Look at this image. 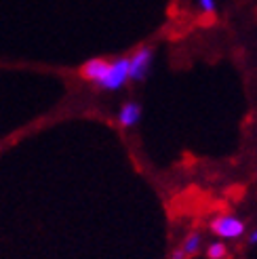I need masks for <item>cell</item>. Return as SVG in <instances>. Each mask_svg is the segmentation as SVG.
<instances>
[{"label": "cell", "instance_id": "obj_1", "mask_svg": "<svg viewBox=\"0 0 257 259\" xmlns=\"http://www.w3.org/2000/svg\"><path fill=\"white\" fill-rule=\"evenodd\" d=\"M126 80H128V59L120 57V59L110 61L108 74L104 76V80H101L97 87L104 89V91H118L126 84Z\"/></svg>", "mask_w": 257, "mask_h": 259}, {"label": "cell", "instance_id": "obj_2", "mask_svg": "<svg viewBox=\"0 0 257 259\" xmlns=\"http://www.w3.org/2000/svg\"><path fill=\"white\" fill-rule=\"evenodd\" d=\"M154 59V51L150 47H141L133 57H128V80H144L150 74Z\"/></svg>", "mask_w": 257, "mask_h": 259}, {"label": "cell", "instance_id": "obj_3", "mask_svg": "<svg viewBox=\"0 0 257 259\" xmlns=\"http://www.w3.org/2000/svg\"><path fill=\"white\" fill-rule=\"evenodd\" d=\"M211 230H213L220 238L232 240V238L242 236V232H245V224H242L240 219L234 217V215H220V217L213 219Z\"/></svg>", "mask_w": 257, "mask_h": 259}, {"label": "cell", "instance_id": "obj_4", "mask_svg": "<svg viewBox=\"0 0 257 259\" xmlns=\"http://www.w3.org/2000/svg\"><path fill=\"white\" fill-rule=\"evenodd\" d=\"M108 68H110V61H106V59H89L82 66L80 74H82V78L99 84L104 80V76L108 74Z\"/></svg>", "mask_w": 257, "mask_h": 259}, {"label": "cell", "instance_id": "obj_5", "mask_svg": "<svg viewBox=\"0 0 257 259\" xmlns=\"http://www.w3.org/2000/svg\"><path fill=\"white\" fill-rule=\"evenodd\" d=\"M139 118H141V108L133 101L124 103L120 114H118V120H120L122 126H135L139 122Z\"/></svg>", "mask_w": 257, "mask_h": 259}, {"label": "cell", "instance_id": "obj_6", "mask_svg": "<svg viewBox=\"0 0 257 259\" xmlns=\"http://www.w3.org/2000/svg\"><path fill=\"white\" fill-rule=\"evenodd\" d=\"M198 247H200V234H190L182 244V253L186 257H190V255H194L198 251Z\"/></svg>", "mask_w": 257, "mask_h": 259}, {"label": "cell", "instance_id": "obj_7", "mask_svg": "<svg viewBox=\"0 0 257 259\" xmlns=\"http://www.w3.org/2000/svg\"><path fill=\"white\" fill-rule=\"evenodd\" d=\"M207 255H209V259H224L228 255V249L224 242H213V244H209Z\"/></svg>", "mask_w": 257, "mask_h": 259}, {"label": "cell", "instance_id": "obj_8", "mask_svg": "<svg viewBox=\"0 0 257 259\" xmlns=\"http://www.w3.org/2000/svg\"><path fill=\"white\" fill-rule=\"evenodd\" d=\"M198 7L202 9V13L213 15V13L217 11V0H198Z\"/></svg>", "mask_w": 257, "mask_h": 259}, {"label": "cell", "instance_id": "obj_9", "mask_svg": "<svg viewBox=\"0 0 257 259\" xmlns=\"http://www.w3.org/2000/svg\"><path fill=\"white\" fill-rule=\"evenodd\" d=\"M249 240H251L253 244H257V230H255V232H253V234H251V238H249Z\"/></svg>", "mask_w": 257, "mask_h": 259}]
</instances>
